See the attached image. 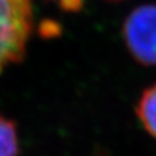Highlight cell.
Returning <instances> with one entry per match:
<instances>
[{"instance_id":"obj_6","label":"cell","mask_w":156,"mask_h":156,"mask_svg":"<svg viewBox=\"0 0 156 156\" xmlns=\"http://www.w3.org/2000/svg\"><path fill=\"white\" fill-rule=\"evenodd\" d=\"M58 3L59 8L66 12H77L84 8V0H52Z\"/></svg>"},{"instance_id":"obj_4","label":"cell","mask_w":156,"mask_h":156,"mask_svg":"<svg viewBox=\"0 0 156 156\" xmlns=\"http://www.w3.org/2000/svg\"><path fill=\"white\" fill-rule=\"evenodd\" d=\"M19 155V136L16 126L0 114V156Z\"/></svg>"},{"instance_id":"obj_3","label":"cell","mask_w":156,"mask_h":156,"mask_svg":"<svg viewBox=\"0 0 156 156\" xmlns=\"http://www.w3.org/2000/svg\"><path fill=\"white\" fill-rule=\"evenodd\" d=\"M136 115L145 130L156 138V84L143 91L136 103Z\"/></svg>"},{"instance_id":"obj_7","label":"cell","mask_w":156,"mask_h":156,"mask_svg":"<svg viewBox=\"0 0 156 156\" xmlns=\"http://www.w3.org/2000/svg\"><path fill=\"white\" fill-rule=\"evenodd\" d=\"M109 2H121V0H109Z\"/></svg>"},{"instance_id":"obj_1","label":"cell","mask_w":156,"mask_h":156,"mask_svg":"<svg viewBox=\"0 0 156 156\" xmlns=\"http://www.w3.org/2000/svg\"><path fill=\"white\" fill-rule=\"evenodd\" d=\"M32 31L31 0H0V74L23 60Z\"/></svg>"},{"instance_id":"obj_5","label":"cell","mask_w":156,"mask_h":156,"mask_svg":"<svg viewBox=\"0 0 156 156\" xmlns=\"http://www.w3.org/2000/svg\"><path fill=\"white\" fill-rule=\"evenodd\" d=\"M62 27L53 20H43L38 26V33L43 38H54L60 34Z\"/></svg>"},{"instance_id":"obj_2","label":"cell","mask_w":156,"mask_h":156,"mask_svg":"<svg viewBox=\"0 0 156 156\" xmlns=\"http://www.w3.org/2000/svg\"><path fill=\"white\" fill-rule=\"evenodd\" d=\"M126 47L143 66H156V4L134 8L122 26Z\"/></svg>"}]
</instances>
